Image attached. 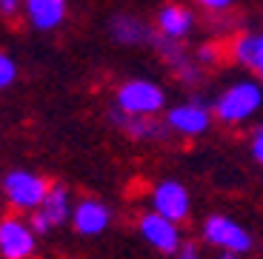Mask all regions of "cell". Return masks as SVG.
<instances>
[{"label":"cell","instance_id":"1","mask_svg":"<svg viewBox=\"0 0 263 259\" xmlns=\"http://www.w3.org/2000/svg\"><path fill=\"white\" fill-rule=\"evenodd\" d=\"M263 105V89L252 80H240L232 83L229 89L215 100V117L220 123H243Z\"/></svg>","mask_w":263,"mask_h":259},{"label":"cell","instance_id":"2","mask_svg":"<svg viewBox=\"0 0 263 259\" xmlns=\"http://www.w3.org/2000/svg\"><path fill=\"white\" fill-rule=\"evenodd\" d=\"M118 100V109L126 111V114H140V117H152L158 114L166 105V94L158 83L152 80H129L118 89L115 94Z\"/></svg>","mask_w":263,"mask_h":259},{"label":"cell","instance_id":"3","mask_svg":"<svg viewBox=\"0 0 263 259\" xmlns=\"http://www.w3.org/2000/svg\"><path fill=\"white\" fill-rule=\"evenodd\" d=\"M3 194L17 211H34L49 194V182L32 171H9L3 177Z\"/></svg>","mask_w":263,"mask_h":259},{"label":"cell","instance_id":"4","mask_svg":"<svg viewBox=\"0 0 263 259\" xmlns=\"http://www.w3.org/2000/svg\"><path fill=\"white\" fill-rule=\"evenodd\" d=\"M203 236L212 245L220 248V251H232V253H249L252 251V233L223 214L206 217L203 220Z\"/></svg>","mask_w":263,"mask_h":259},{"label":"cell","instance_id":"5","mask_svg":"<svg viewBox=\"0 0 263 259\" xmlns=\"http://www.w3.org/2000/svg\"><path fill=\"white\" fill-rule=\"evenodd\" d=\"M152 49H158L160 57H163V63L172 69V74L178 80H183L186 85H197L200 83V63H197L195 54H189L183 49V43L180 40H169L163 37V34H155V40H152Z\"/></svg>","mask_w":263,"mask_h":259},{"label":"cell","instance_id":"6","mask_svg":"<svg viewBox=\"0 0 263 259\" xmlns=\"http://www.w3.org/2000/svg\"><path fill=\"white\" fill-rule=\"evenodd\" d=\"M152 211L163 214L172 222H183L192 211V200L183 182L178 180H163L152 191Z\"/></svg>","mask_w":263,"mask_h":259},{"label":"cell","instance_id":"7","mask_svg":"<svg viewBox=\"0 0 263 259\" xmlns=\"http://www.w3.org/2000/svg\"><path fill=\"white\" fill-rule=\"evenodd\" d=\"M138 228H140V233H143V240L160 253H178L180 245H183V242H180L178 222L166 220L163 214H158V211L140 217Z\"/></svg>","mask_w":263,"mask_h":259},{"label":"cell","instance_id":"8","mask_svg":"<svg viewBox=\"0 0 263 259\" xmlns=\"http://www.w3.org/2000/svg\"><path fill=\"white\" fill-rule=\"evenodd\" d=\"M166 125H169V131H178L183 137H197L212 125V114L195 97L192 103H180V105L166 111Z\"/></svg>","mask_w":263,"mask_h":259},{"label":"cell","instance_id":"9","mask_svg":"<svg viewBox=\"0 0 263 259\" xmlns=\"http://www.w3.org/2000/svg\"><path fill=\"white\" fill-rule=\"evenodd\" d=\"M34 236L37 233L26 222L14 220V217L3 220L0 222V256L3 259H29L34 253Z\"/></svg>","mask_w":263,"mask_h":259},{"label":"cell","instance_id":"10","mask_svg":"<svg viewBox=\"0 0 263 259\" xmlns=\"http://www.w3.org/2000/svg\"><path fill=\"white\" fill-rule=\"evenodd\" d=\"M109 220H112V211L98 200H80L72 211V225L83 236H98V233H103L109 228Z\"/></svg>","mask_w":263,"mask_h":259},{"label":"cell","instance_id":"11","mask_svg":"<svg viewBox=\"0 0 263 259\" xmlns=\"http://www.w3.org/2000/svg\"><path fill=\"white\" fill-rule=\"evenodd\" d=\"M112 125H118L120 131H126L135 140H166L169 137V125H160L152 117H140V114H126V111L115 109L109 111Z\"/></svg>","mask_w":263,"mask_h":259},{"label":"cell","instance_id":"12","mask_svg":"<svg viewBox=\"0 0 263 259\" xmlns=\"http://www.w3.org/2000/svg\"><path fill=\"white\" fill-rule=\"evenodd\" d=\"M109 34H112V40H118L123 46H152L158 32H152L149 23H143L135 14H115L109 20Z\"/></svg>","mask_w":263,"mask_h":259},{"label":"cell","instance_id":"13","mask_svg":"<svg viewBox=\"0 0 263 259\" xmlns=\"http://www.w3.org/2000/svg\"><path fill=\"white\" fill-rule=\"evenodd\" d=\"M195 29V12L180 3H166L158 9V32L169 40H183Z\"/></svg>","mask_w":263,"mask_h":259},{"label":"cell","instance_id":"14","mask_svg":"<svg viewBox=\"0 0 263 259\" xmlns=\"http://www.w3.org/2000/svg\"><path fill=\"white\" fill-rule=\"evenodd\" d=\"M26 14L40 32L58 29L66 17V0H26Z\"/></svg>","mask_w":263,"mask_h":259},{"label":"cell","instance_id":"15","mask_svg":"<svg viewBox=\"0 0 263 259\" xmlns=\"http://www.w3.org/2000/svg\"><path fill=\"white\" fill-rule=\"evenodd\" d=\"M232 57L240 66L252 69V72L263 74V34L257 32H246L232 43Z\"/></svg>","mask_w":263,"mask_h":259},{"label":"cell","instance_id":"16","mask_svg":"<svg viewBox=\"0 0 263 259\" xmlns=\"http://www.w3.org/2000/svg\"><path fill=\"white\" fill-rule=\"evenodd\" d=\"M40 214L46 217L49 225H63L66 220H69V214H72V205H69V191H66L63 185H49V194L46 200L40 202L37 208Z\"/></svg>","mask_w":263,"mask_h":259},{"label":"cell","instance_id":"17","mask_svg":"<svg viewBox=\"0 0 263 259\" xmlns=\"http://www.w3.org/2000/svg\"><path fill=\"white\" fill-rule=\"evenodd\" d=\"M14 77H17V66L12 63V57H9V54L0 52V89L12 85Z\"/></svg>","mask_w":263,"mask_h":259},{"label":"cell","instance_id":"18","mask_svg":"<svg viewBox=\"0 0 263 259\" xmlns=\"http://www.w3.org/2000/svg\"><path fill=\"white\" fill-rule=\"evenodd\" d=\"M235 0H197V6L206 9V12H226Z\"/></svg>","mask_w":263,"mask_h":259},{"label":"cell","instance_id":"19","mask_svg":"<svg viewBox=\"0 0 263 259\" xmlns=\"http://www.w3.org/2000/svg\"><path fill=\"white\" fill-rule=\"evenodd\" d=\"M29 225H32V231L37 233V236H43V233H49V231H52V225L46 222V217L40 214V211H37V214H32V220H29Z\"/></svg>","mask_w":263,"mask_h":259},{"label":"cell","instance_id":"20","mask_svg":"<svg viewBox=\"0 0 263 259\" xmlns=\"http://www.w3.org/2000/svg\"><path fill=\"white\" fill-rule=\"evenodd\" d=\"M195 57H197V63H200V66H203V63H215V60H217V49H215V46H200Z\"/></svg>","mask_w":263,"mask_h":259},{"label":"cell","instance_id":"21","mask_svg":"<svg viewBox=\"0 0 263 259\" xmlns=\"http://www.w3.org/2000/svg\"><path fill=\"white\" fill-rule=\"evenodd\" d=\"M175 259H200V251H197L195 242H183V245H180V251L175 253Z\"/></svg>","mask_w":263,"mask_h":259},{"label":"cell","instance_id":"22","mask_svg":"<svg viewBox=\"0 0 263 259\" xmlns=\"http://www.w3.org/2000/svg\"><path fill=\"white\" fill-rule=\"evenodd\" d=\"M252 157H255V160L263 165V128L252 137Z\"/></svg>","mask_w":263,"mask_h":259},{"label":"cell","instance_id":"23","mask_svg":"<svg viewBox=\"0 0 263 259\" xmlns=\"http://www.w3.org/2000/svg\"><path fill=\"white\" fill-rule=\"evenodd\" d=\"M20 6V0H0V12L3 14H14Z\"/></svg>","mask_w":263,"mask_h":259},{"label":"cell","instance_id":"24","mask_svg":"<svg viewBox=\"0 0 263 259\" xmlns=\"http://www.w3.org/2000/svg\"><path fill=\"white\" fill-rule=\"evenodd\" d=\"M220 259H240V253H232V251H223V253H220Z\"/></svg>","mask_w":263,"mask_h":259},{"label":"cell","instance_id":"25","mask_svg":"<svg viewBox=\"0 0 263 259\" xmlns=\"http://www.w3.org/2000/svg\"><path fill=\"white\" fill-rule=\"evenodd\" d=\"M260 77H263V74H260Z\"/></svg>","mask_w":263,"mask_h":259}]
</instances>
